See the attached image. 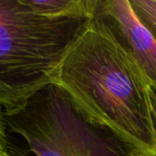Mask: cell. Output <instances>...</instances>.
Listing matches in <instances>:
<instances>
[{
	"instance_id": "obj_1",
	"label": "cell",
	"mask_w": 156,
	"mask_h": 156,
	"mask_svg": "<svg viewBox=\"0 0 156 156\" xmlns=\"http://www.w3.org/2000/svg\"><path fill=\"white\" fill-rule=\"evenodd\" d=\"M56 83L90 120L111 130L135 153L156 156L153 86L98 16L69 48Z\"/></svg>"
},
{
	"instance_id": "obj_2",
	"label": "cell",
	"mask_w": 156,
	"mask_h": 156,
	"mask_svg": "<svg viewBox=\"0 0 156 156\" xmlns=\"http://www.w3.org/2000/svg\"><path fill=\"white\" fill-rule=\"evenodd\" d=\"M92 19L48 16L25 0H0L1 112L56 83L69 48Z\"/></svg>"
},
{
	"instance_id": "obj_3",
	"label": "cell",
	"mask_w": 156,
	"mask_h": 156,
	"mask_svg": "<svg viewBox=\"0 0 156 156\" xmlns=\"http://www.w3.org/2000/svg\"><path fill=\"white\" fill-rule=\"evenodd\" d=\"M0 147L12 156H130L111 130L90 120L58 84L0 115Z\"/></svg>"
},
{
	"instance_id": "obj_4",
	"label": "cell",
	"mask_w": 156,
	"mask_h": 156,
	"mask_svg": "<svg viewBox=\"0 0 156 156\" xmlns=\"http://www.w3.org/2000/svg\"><path fill=\"white\" fill-rule=\"evenodd\" d=\"M96 16L134 59L156 91V38L139 19L130 0H99Z\"/></svg>"
},
{
	"instance_id": "obj_5",
	"label": "cell",
	"mask_w": 156,
	"mask_h": 156,
	"mask_svg": "<svg viewBox=\"0 0 156 156\" xmlns=\"http://www.w3.org/2000/svg\"><path fill=\"white\" fill-rule=\"evenodd\" d=\"M27 5L44 16L52 17L94 18L99 0H25Z\"/></svg>"
},
{
	"instance_id": "obj_6",
	"label": "cell",
	"mask_w": 156,
	"mask_h": 156,
	"mask_svg": "<svg viewBox=\"0 0 156 156\" xmlns=\"http://www.w3.org/2000/svg\"><path fill=\"white\" fill-rule=\"evenodd\" d=\"M130 2L139 19L156 38V0H131Z\"/></svg>"
},
{
	"instance_id": "obj_7",
	"label": "cell",
	"mask_w": 156,
	"mask_h": 156,
	"mask_svg": "<svg viewBox=\"0 0 156 156\" xmlns=\"http://www.w3.org/2000/svg\"><path fill=\"white\" fill-rule=\"evenodd\" d=\"M151 103H152V112H153V120L154 124V129L156 132V91L153 89L151 91Z\"/></svg>"
},
{
	"instance_id": "obj_8",
	"label": "cell",
	"mask_w": 156,
	"mask_h": 156,
	"mask_svg": "<svg viewBox=\"0 0 156 156\" xmlns=\"http://www.w3.org/2000/svg\"><path fill=\"white\" fill-rule=\"evenodd\" d=\"M0 156H12L5 148L0 147Z\"/></svg>"
},
{
	"instance_id": "obj_9",
	"label": "cell",
	"mask_w": 156,
	"mask_h": 156,
	"mask_svg": "<svg viewBox=\"0 0 156 156\" xmlns=\"http://www.w3.org/2000/svg\"><path fill=\"white\" fill-rule=\"evenodd\" d=\"M130 156H144L142 155V154H137V153H133V154H132Z\"/></svg>"
}]
</instances>
